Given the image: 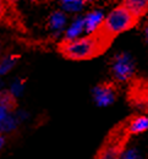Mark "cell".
<instances>
[{
  "label": "cell",
  "mask_w": 148,
  "mask_h": 159,
  "mask_svg": "<svg viewBox=\"0 0 148 159\" xmlns=\"http://www.w3.org/2000/svg\"><path fill=\"white\" fill-rule=\"evenodd\" d=\"M29 1H39V0H29Z\"/></svg>",
  "instance_id": "obj_19"
},
{
  "label": "cell",
  "mask_w": 148,
  "mask_h": 159,
  "mask_svg": "<svg viewBox=\"0 0 148 159\" xmlns=\"http://www.w3.org/2000/svg\"><path fill=\"white\" fill-rule=\"evenodd\" d=\"M145 34H146V38L148 40V25L146 26V30H145Z\"/></svg>",
  "instance_id": "obj_18"
},
{
  "label": "cell",
  "mask_w": 148,
  "mask_h": 159,
  "mask_svg": "<svg viewBox=\"0 0 148 159\" xmlns=\"http://www.w3.org/2000/svg\"><path fill=\"white\" fill-rule=\"evenodd\" d=\"M128 137L130 135L127 132L125 122L123 121L111 129L96 159H121V154L126 148Z\"/></svg>",
  "instance_id": "obj_3"
},
{
  "label": "cell",
  "mask_w": 148,
  "mask_h": 159,
  "mask_svg": "<svg viewBox=\"0 0 148 159\" xmlns=\"http://www.w3.org/2000/svg\"><path fill=\"white\" fill-rule=\"evenodd\" d=\"M113 39L98 30L94 33L76 39H63L58 44V52L66 59L75 61L89 60L103 54Z\"/></svg>",
  "instance_id": "obj_1"
},
{
  "label": "cell",
  "mask_w": 148,
  "mask_h": 159,
  "mask_svg": "<svg viewBox=\"0 0 148 159\" xmlns=\"http://www.w3.org/2000/svg\"><path fill=\"white\" fill-rule=\"evenodd\" d=\"M59 2L64 11L71 12V14L80 12L85 6L83 0H59Z\"/></svg>",
  "instance_id": "obj_12"
},
{
  "label": "cell",
  "mask_w": 148,
  "mask_h": 159,
  "mask_svg": "<svg viewBox=\"0 0 148 159\" xmlns=\"http://www.w3.org/2000/svg\"><path fill=\"white\" fill-rule=\"evenodd\" d=\"M83 17H85V30L88 34L97 32L102 27L104 19H105L103 11L101 10H93Z\"/></svg>",
  "instance_id": "obj_8"
},
{
  "label": "cell",
  "mask_w": 148,
  "mask_h": 159,
  "mask_svg": "<svg viewBox=\"0 0 148 159\" xmlns=\"http://www.w3.org/2000/svg\"><path fill=\"white\" fill-rule=\"evenodd\" d=\"M4 142H5V139H4V137H2V135L0 134V149H1L2 146H4Z\"/></svg>",
  "instance_id": "obj_17"
},
{
  "label": "cell",
  "mask_w": 148,
  "mask_h": 159,
  "mask_svg": "<svg viewBox=\"0 0 148 159\" xmlns=\"http://www.w3.org/2000/svg\"><path fill=\"white\" fill-rule=\"evenodd\" d=\"M66 21H67V19H66V15L64 11H55L50 15L48 25H49V28L52 30L53 33L60 34L66 26Z\"/></svg>",
  "instance_id": "obj_9"
},
{
  "label": "cell",
  "mask_w": 148,
  "mask_h": 159,
  "mask_svg": "<svg viewBox=\"0 0 148 159\" xmlns=\"http://www.w3.org/2000/svg\"><path fill=\"white\" fill-rule=\"evenodd\" d=\"M17 59H19V57H16V55H7V57H4L2 59H0V76L7 74L15 66V64L17 62Z\"/></svg>",
  "instance_id": "obj_13"
},
{
  "label": "cell",
  "mask_w": 148,
  "mask_h": 159,
  "mask_svg": "<svg viewBox=\"0 0 148 159\" xmlns=\"http://www.w3.org/2000/svg\"><path fill=\"white\" fill-rule=\"evenodd\" d=\"M128 102L131 105L147 110L148 109V81L143 79L131 80V84L128 87L127 93Z\"/></svg>",
  "instance_id": "obj_5"
},
{
  "label": "cell",
  "mask_w": 148,
  "mask_h": 159,
  "mask_svg": "<svg viewBox=\"0 0 148 159\" xmlns=\"http://www.w3.org/2000/svg\"><path fill=\"white\" fill-rule=\"evenodd\" d=\"M83 1H85V2H87V1H91V0H83Z\"/></svg>",
  "instance_id": "obj_20"
},
{
  "label": "cell",
  "mask_w": 148,
  "mask_h": 159,
  "mask_svg": "<svg viewBox=\"0 0 148 159\" xmlns=\"http://www.w3.org/2000/svg\"><path fill=\"white\" fill-rule=\"evenodd\" d=\"M128 135H140L148 130L147 115H133L124 121Z\"/></svg>",
  "instance_id": "obj_7"
},
{
  "label": "cell",
  "mask_w": 148,
  "mask_h": 159,
  "mask_svg": "<svg viewBox=\"0 0 148 159\" xmlns=\"http://www.w3.org/2000/svg\"><path fill=\"white\" fill-rule=\"evenodd\" d=\"M123 5L138 19L148 12V0H123Z\"/></svg>",
  "instance_id": "obj_11"
},
{
  "label": "cell",
  "mask_w": 148,
  "mask_h": 159,
  "mask_svg": "<svg viewBox=\"0 0 148 159\" xmlns=\"http://www.w3.org/2000/svg\"><path fill=\"white\" fill-rule=\"evenodd\" d=\"M0 50H1V45H0Z\"/></svg>",
  "instance_id": "obj_21"
},
{
  "label": "cell",
  "mask_w": 148,
  "mask_h": 159,
  "mask_svg": "<svg viewBox=\"0 0 148 159\" xmlns=\"http://www.w3.org/2000/svg\"><path fill=\"white\" fill-rule=\"evenodd\" d=\"M6 14V6H5V1L4 0H0V21L4 19Z\"/></svg>",
  "instance_id": "obj_16"
},
{
  "label": "cell",
  "mask_w": 148,
  "mask_h": 159,
  "mask_svg": "<svg viewBox=\"0 0 148 159\" xmlns=\"http://www.w3.org/2000/svg\"><path fill=\"white\" fill-rule=\"evenodd\" d=\"M118 88L113 82H102L93 88V99L98 107H108L116 99Z\"/></svg>",
  "instance_id": "obj_6"
},
{
  "label": "cell",
  "mask_w": 148,
  "mask_h": 159,
  "mask_svg": "<svg viewBox=\"0 0 148 159\" xmlns=\"http://www.w3.org/2000/svg\"><path fill=\"white\" fill-rule=\"evenodd\" d=\"M86 32L85 30V17H77L71 22V25L65 31L64 39H76L80 38L81 34Z\"/></svg>",
  "instance_id": "obj_10"
},
{
  "label": "cell",
  "mask_w": 148,
  "mask_h": 159,
  "mask_svg": "<svg viewBox=\"0 0 148 159\" xmlns=\"http://www.w3.org/2000/svg\"><path fill=\"white\" fill-rule=\"evenodd\" d=\"M23 87H25V82L22 80H17L16 82H14L11 84V88H10V92L15 96V97H19L23 91Z\"/></svg>",
  "instance_id": "obj_15"
},
{
  "label": "cell",
  "mask_w": 148,
  "mask_h": 159,
  "mask_svg": "<svg viewBox=\"0 0 148 159\" xmlns=\"http://www.w3.org/2000/svg\"><path fill=\"white\" fill-rule=\"evenodd\" d=\"M138 20L140 19L137 16H135L127 7L121 4L106 15L99 31L110 39L114 40L116 36L132 28Z\"/></svg>",
  "instance_id": "obj_2"
},
{
  "label": "cell",
  "mask_w": 148,
  "mask_h": 159,
  "mask_svg": "<svg viewBox=\"0 0 148 159\" xmlns=\"http://www.w3.org/2000/svg\"><path fill=\"white\" fill-rule=\"evenodd\" d=\"M113 76L119 82H128L135 75V61L127 53H119L111 60Z\"/></svg>",
  "instance_id": "obj_4"
},
{
  "label": "cell",
  "mask_w": 148,
  "mask_h": 159,
  "mask_svg": "<svg viewBox=\"0 0 148 159\" xmlns=\"http://www.w3.org/2000/svg\"><path fill=\"white\" fill-rule=\"evenodd\" d=\"M121 159H142V156L136 148H125L121 154Z\"/></svg>",
  "instance_id": "obj_14"
}]
</instances>
